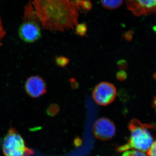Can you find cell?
<instances>
[{
    "label": "cell",
    "instance_id": "obj_1",
    "mask_svg": "<svg viewBox=\"0 0 156 156\" xmlns=\"http://www.w3.org/2000/svg\"><path fill=\"white\" fill-rule=\"evenodd\" d=\"M34 9L44 28L51 31L74 30L80 8L73 0H33Z\"/></svg>",
    "mask_w": 156,
    "mask_h": 156
},
{
    "label": "cell",
    "instance_id": "obj_2",
    "mask_svg": "<svg viewBox=\"0 0 156 156\" xmlns=\"http://www.w3.org/2000/svg\"><path fill=\"white\" fill-rule=\"evenodd\" d=\"M152 127L151 125L142 124L136 119L131 120L128 126L131 133L130 138L125 145L118 148V151L123 152L129 150L135 149L147 152L154 141L149 131Z\"/></svg>",
    "mask_w": 156,
    "mask_h": 156
},
{
    "label": "cell",
    "instance_id": "obj_3",
    "mask_svg": "<svg viewBox=\"0 0 156 156\" xmlns=\"http://www.w3.org/2000/svg\"><path fill=\"white\" fill-rule=\"evenodd\" d=\"M39 22L40 20L30 1L25 8L24 22L18 30L20 38L28 43H33L39 40L41 37Z\"/></svg>",
    "mask_w": 156,
    "mask_h": 156
},
{
    "label": "cell",
    "instance_id": "obj_4",
    "mask_svg": "<svg viewBox=\"0 0 156 156\" xmlns=\"http://www.w3.org/2000/svg\"><path fill=\"white\" fill-rule=\"evenodd\" d=\"M2 151L4 156H32L34 154L26 146L22 136L14 128L9 129L4 138Z\"/></svg>",
    "mask_w": 156,
    "mask_h": 156
},
{
    "label": "cell",
    "instance_id": "obj_5",
    "mask_svg": "<svg viewBox=\"0 0 156 156\" xmlns=\"http://www.w3.org/2000/svg\"><path fill=\"white\" fill-rule=\"evenodd\" d=\"M117 95V89L113 84L102 82L97 84L92 91L93 99L98 105L105 106L114 101Z\"/></svg>",
    "mask_w": 156,
    "mask_h": 156
},
{
    "label": "cell",
    "instance_id": "obj_6",
    "mask_svg": "<svg viewBox=\"0 0 156 156\" xmlns=\"http://www.w3.org/2000/svg\"><path fill=\"white\" fill-rule=\"evenodd\" d=\"M128 10L136 16L154 14L156 12V0H126Z\"/></svg>",
    "mask_w": 156,
    "mask_h": 156
},
{
    "label": "cell",
    "instance_id": "obj_7",
    "mask_svg": "<svg viewBox=\"0 0 156 156\" xmlns=\"http://www.w3.org/2000/svg\"><path fill=\"white\" fill-rule=\"evenodd\" d=\"M93 133L97 139L106 141L111 139L116 133L114 124L108 119L101 118L94 123Z\"/></svg>",
    "mask_w": 156,
    "mask_h": 156
},
{
    "label": "cell",
    "instance_id": "obj_8",
    "mask_svg": "<svg viewBox=\"0 0 156 156\" xmlns=\"http://www.w3.org/2000/svg\"><path fill=\"white\" fill-rule=\"evenodd\" d=\"M25 89L30 97L37 98L47 92V86L44 80L39 76L29 78L25 83Z\"/></svg>",
    "mask_w": 156,
    "mask_h": 156
},
{
    "label": "cell",
    "instance_id": "obj_9",
    "mask_svg": "<svg viewBox=\"0 0 156 156\" xmlns=\"http://www.w3.org/2000/svg\"><path fill=\"white\" fill-rule=\"evenodd\" d=\"M100 2L104 8L109 10H114L122 5L123 0H100Z\"/></svg>",
    "mask_w": 156,
    "mask_h": 156
},
{
    "label": "cell",
    "instance_id": "obj_10",
    "mask_svg": "<svg viewBox=\"0 0 156 156\" xmlns=\"http://www.w3.org/2000/svg\"><path fill=\"white\" fill-rule=\"evenodd\" d=\"M79 8H81L86 12L90 11L92 8V3L89 0H73Z\"/></svg>",
    "mask_w": 156,
    "mask_h": 156
},
{
    "label": "cell",
    "instance_id": "obj_11",
    "mask_svg": "<svg viewBox=\"0 0 156 156\" xmlns=\"http://www.w3.org/2000/svg\"><path fill=\"white\" fill-rule=\"evenodd\" d=\"M87 31V27L86 23H80L76 26V33L78 36L81 37L86 36Z\"/></svg>",
    "mask_w": 156,
    "mask_h": 156
},
{
    "label": "cell",
    "instance_id": "obj_12",
    "mask_svg": "<svg viewBox=\"0 0 156 156\" xmlns=\"http://www.w3.org/2000/svg\"><path fill=\"white\" fill-rule=\"evenodd\" d=\"M56 64L58 66L61 67H65L69 63V60L68 58L64 56H56Z\"/></svg>",
    "mask_w": 156,
    "mask_h": 156
},
{
    "label": "cell",
    "instance_id": "obj_13",
    "mask_svg": "<svg viewBox=\"0 0 156 156\" xmlns=\"http://www.w3.org/2000/svg\"><path fill=\"white\" fill-rule=\"evenodd\" d=\"M122 156H149L140 151L132 150L124 152Z\"/></svg>",
    "mask_w": 156,
    "mask_h": 156
},
{
    "label": "cell",
    "instance_id": "obj_14",
    "mask_svg": "<svg viewBox=\"0 0 156 156\" xmlns=\"http://www.w3.org/2000/svg\"><path fill=\"white\" fill-rule=\"evenodd\" d=\"M59 111V106L56 104H52L49 106L47 112L48 115L51 116H54L57 114Z\"/></svg>",
    "mask_w": 156,
    "mask_h": 156
},
{
    "label": "cell",
    "instance_id": "obj_15",
    "mask_svg": "<svg viewBox=\"0 0 156 156\" xmlns=\"http://www.w3.org/2000/svg\"><path fill=\"white\" fill-rule=\"evenodd\" d=\"M128 77V75L125 70H121L118 72L116 74V77L118 80L120 81L126 80Z\"/></svg>",
    "mask_w": 156,
    "mask_h": 156
},
{
    "label": "cell",
    "instance_id": "obj_16",
    "mask_svg": "<svg viewBox=\"0 0 156 156\" xmlns=\"http://www.w3.org/2000/svg\"><path fill=\"white\" fill-rule=\"evenodd\" d=\"M118 67L122 70H125L128 68V63L125 59H121L117 62Z\"/></svg>",
    "mask_w": 156,
    "mask_h": 156
},
{
    "label": "cell",
    "instance_id": "obj_17",
    "mask_svg": "<svg viewBox=\"0 0 156 156\" xmlns=\"http://www.w3.org/2000/svg\"><path fill=\"white\" fill-rule=\"evenodd\" d=\"M147 153L149 156H156V140L154 141L152 145Z\"/></svg>",
    "mask_w": 156,
    "mask_h": 156
},
{
    "label": "cell",
    "instance_id": "obj_18",
    "mask_svg": "<svg viewBox=\"0 0 156 156\" xmlns=\"http://www.w3.org/2000/svg\"><path fill=\"white\" fill-rule=\"evenodd\" d=\"M6 32L5 30H4V29H3L2 25V21H1V18H0V41H1L2 39L4 37L5 35ZM2 45L1 42H0V46Z\"/></svg>",
    "mask_w": 156,
    "mask_h": 156
},
{
    "label": "cell",
    "instance_id": "obj_19",
    "mask_svg": "<svg viewBox=\"0 0 156 156\" xmlns=\"http://www.w3.org/2000/svg\"><path fill=\"white\" fill-rule=\"evenodd\" d=\"M70 82L71 86L73 89H76L79 87V84L74 78L71 79L70 80Z\"/></svg>",
    "mask_w": 156,
    "mask_h": 156
},
{
    "label": "cell",
    "instance_id": "obj_20",
    "mask_svg": "<svg viewBox=\"0 0 156 156\" xmlns=\"http://www.w3.org/2000/svg\"><path fill=\"white\" fill-rule=\"evenodd\" d=\"M124 38L127 41H131L132 38V34L131 31H128L123 35Z\"/></svg>",
    "mask_w": 156,
    "mask_h": 156
},
{
    "label": "cell",
    "instance_id": "obj_21",
    "mask_svg": "<svg viewBox=\"0 0 156 156\" xmlns=\"http://www.w3.org/2000/svg\"><path fill=\"white\" fill-rule=\"evenodd\" d=\"M153 104L155 108H156V98H155V99H154L153 101Z\"/></svg>",
    "mask_w": 156,
    "mask_h": 156
},
{
    "label": "cell",
    "instance_id": "obj_22",
    "mask_svg": "<svg viewBox=\"0 0 156 156\" xmlns=\"http://www.w3.org/2000/svg\"><path fill=\"white\" fill-rule=\"evenodd\" d=\"M154 77L155 78V79L156 80V74L154 76Z\"/></svg>",
    "mask_w": 156,
    "mask_h": 156
}]
</instances>
